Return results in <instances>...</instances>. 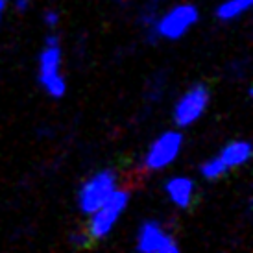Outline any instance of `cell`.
Listing matches in <instances>:
<instances>
[{
	"instance_id": "8992f818",
	"label": "cell",
	"mask_w": 253,
	"mask_h": 253,
	"mask_svg": "<svg viewBox=\"0 0 253 253\" xmlns=\"http://www.w3.org/2000/svg\"><path fill=\"white\" fill-rule=\"evenodd\" d=\"M211 104V89L205 84H192L176 100L172 109V120L176 127L187 129L204 117Z\"/></svg>"
},
{
	"instance_id": "30bf717a",
	"label": "cell",
	"mask_w": 253,
	"mask_h": 253,
	"mask_svg": "<svg viewBox=\"0 0 253 253\" xmlns=\"http://www.w3.org/2000/svg\"><path fill=\"white\" fill-rule=\"evenodd\" d=\"M253 0H224L216 6V19L220 22H233L250 11Z\"/></svg>"
},
{
	"instance_id": "ba28073f",
	"label": "cell",
	"mask_w": 253,
	"mask_h": 253,
	"mask_svg": "<svg viewBox=\"0 0 253 253\" xmlns=\"http://www.w3.org/2000/svg\"><path fill=\"white\" fill-rule=\"evenodd\" d=\"M196 181L190 176L185 174H177V176H170L165 183V194L169 198V202L176 209H189L190 205L196 200Z\"/></svg>"
},
{
	"instance_id": "6da1fadb",
	"label": "cell",
	"mask_w": 253,
	"mask_h": 253,
	"mask_svg": "<svg viewBox=\"0 0 253 253\" xmlns=\"http://www.w3.org/2000/svg\"><path fill=\"white\" fill-rule=\"evenodd\" d=\"M129 200H131V190L119 185V189L115 190L96 211H92L87 216L85 233L89 235L92 242H102L111 235L113 229L119 224V220L124 216Z\"/></svg>"
},
{
	"instance_id": "8fae6325",
	"label": "cell",
	"mask_w": 253,
	"mask_h": 253,
	"mask_svg": "<svg viewBox=\"0 0 253 253\" xmlns=\"http://www.w3.org/2000/svg\"><path fill=\"white\" fill-rule=\"evenodd\" d=\"M229 174V169L224 165V161L214 155V157H209V159H205L202 165H200V176L207 179V181H216L220 177H224Z\"/></svg>"
},
{
	"instance_id": "52a82bcc",
	"label": "cell",
	"mask_w": 253,
	"mask_h": 253,
	"mask_svg": "<svg viewBox=\"0 0 253 253\" xmlns=\"http://www.w3.org/2000/svg\"><path fill=\"white\" fill-rule=\"evenodd\" d=\"M135 250L141 253H177L179 244L159 220H144L135 235Z\"/></svg>"
},
{
	"instance_id": "277c9868",
	"label": "cell",
	"mask_w": 253,
	"mask_h": 253,
	"mask_svg": "<svg viewBox=\"0 0 253 253\" xmlns=\"http://www.w3.org/2000/svg\"><path fill=\"white\" fill-rule=\"evenodd\" d=\"M119 189V174L113 169H102L87 177L76 194V204L80 212L89 216L100 205Z\"/></svg>"
},
{
	"instance_id": "7c38bea8",
	"label": "cell",
	"mask_w": 253,
	"mask_h": 253,
	"mask_svg": "<svg viewBox=\"0 0 253 253\" xmlns=\"http://www.w3.org/2000/svg\"><path fill=\"white\" fill-rule=\"evenodd\" d=\"M59 21H61V17L57 13L56 9H46L44 13H42V22H44V26L50 30H56L59 26Z\"/></svg>"
},
{
	"instance_id": "7a4b0ae2",
	"label": "cell",
	"mask_w": 253,
	"mask_h": 253,
	"mask_svg": "<svg viewBox=\"0 0 253 253\" xmlns=\"http://www.w3.org/2000/svg\"><path fill=\"white\" fill-rule=\"evenodd\" d=\"M198 22H200V9L196 4L179 2L157 15L150 30H152L154 39L179 41Z\"/></svg>"
},
{
	"instance_id": "9c48e42d",
	"label": "cell",
	"mask_w": 253,
	"mask_h": 253,
	"mask_svg": "<svg viewBox=\"0 0 253 253\" xmlns=\"http://www.w3.org/2000/svg\"><path fill=\"white\" fill-rule=\"evenodd\" d=\"M252 154L253 150L250 142L244 141V139H235V141L225 142L222 150H220L218 157L224 161V165L231 172V170H237L240 167L248 165L250 159H252Z\"/></svg>"
},
{
	"instance_id": "5b68a950",
	"label": "cell",
	"mask_w": 253,
	"mask_h": 253,
	"mask_svg": "<svg viewBox=\"0 0 253 253\" xmlns=\"http://www.w3.org/2000/svg\"><path fill=\"white\" fill-rule=\"evenodd\" d=\"M37 61H39L37 63V78H39L42 91L54 100L63 98L67 94V80H65L63 71H61V67H63L61 42H56V44L44 42Z\"/></svg>"
},
{
	"instance_id": "3957f363",
	"label": "cell",
	"mask_w": 253,
	"mask_h": 253,
	"mask_svg": "<svg viewBox=\"0 0 253 253\" xmlns=\"http://www.w3.org/2000/svg\"><path fill=\"white\" fill-rule=\"evenodd\" d=\"M185 144V135L179 127L167 129L155 137L142 155V169L146 172H163L179 159Z\"/></svg>"
},
{
	"instance_id": "4fadbf2b",
	"label": "cell",
	"mask_w": 253,
	"mask_h": 253,
	"mask_svg": "<svg viewBox=\"0 0 253 253\" xmlns=\"http://www.w3.org/2000/svg\"><path fill=\"white\" fill-rule=\"evenodd\" d=\"M71 244L82 250V248L91 246L92 240L89 239V235H87V233H85V229H84V231H80V233H72V235H71Z\"/></svg>"
},
{
	"instance_id": "9a60e30c",
	"label": "cell",
	"mask_w": 253,
	"mask_h": 253,
	"mask_svg": "<svg viewBox=\"0 0 253 253\" xmlns=\"http://www.w3.org/2000/svg\"><path fill=\"white\" fill-rule=\"evenodd\" d=\"M6 7H7V0H0V21H2V15L6 11Z\"/></svg>"
},
{
	"instance_id": "5bb4252c",
	"label": "cell",
	"mask_w": 253,
	"mask_h": 253,
	"mask_svg": "<svg viewBox=\"0 0 253 253\" xmlns=\"http://www.w3.org/2000/svg\"><path fill=\"white\" fill-rule=\"evenodd\" d=\"M30 6H32V0H13V7L19 11V13H24L28 11Z\"/></svg>"
}]
</instances>
